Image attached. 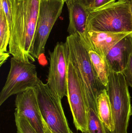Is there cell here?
I'll use <instances>...</instances> for the list:
<instances>
[{"instance_id": "1", "label": "cell", "mask_w": 132, "mask_h": 133, "mask_svg": "<svg viewBox=\"0 0 132 133\" xmlns=\"http://www.w3.org/2000/svg\"><path fill=\"white\" fill-rule=\"evenodd\" d=\"M12 23L9 44L13 57L25 62H33L40 0H11Z\"/></svg>"}, {"instance_id": "2", "label": "cell", "mask_w": 132, "mask_h": 133, "mask_svg": "<svg viewBox=\"0 0 132 133\" xmlns=\"http://www.w3.org/2000/svg\"><path fill=\"white\" fill-rule=\"evenodd\" d=\"M66 42L69 48L70 59L81 83L86 104H97L98 96L106 88L98 79L87 47L78 33L69 35Z\"/></svg>"}, {"instance_id": "3", "label": "cell", "mask_w": 132, "mask_h": 133, "mask_svg": "<svg viewBox=\"0 0 132 133\" xmlns=\"http://www.w3.org/2000/svg\"><path fill=\"white\" fill-rule=\"evenodd\" d=\"M87 11V29L99 32H132L130 0H117Z\"/></svg>"}, {"instance_id": "4", "label": "cell", "mask_w": 132, "mask_h": 133, "mask_svg": "<svg viewBox=\"0 0 132 133\" xmlns=\"http://www.w3.org/2000/svg\"><path fill=\"white\" fill-rule=\"evenodd\" d=\"M106 90L114 125L110 133H128L132 107L129 86L123 74L110 71Z\"/></svg>"}, {"instance_id": "5", "label": "cell", "mask_w": 132, "mask_h": 133, "mask_svg": "<svg viewBox=\"0 0 132 133\" xmlns=\"http://www.w3.org/2000/svg\"><path fill=\"white\" fill-rule=\"evenodd\" d=\"M35 89L41 116L48 127L55 133H71L62 99L40 79Z\"/></svg>"}, {"instance_id": "6", "label": "cell", "mask_w": 132, "mask_h": 133, "mask_svg": "<svg viewBox=\"0 0 132 133\" xmlns=\"http://www.w3.org/2000/svg\"><path fill=\"white\" fill-rule=\"evenodd\" d=\"M10 64L9 72L0 93V105L12 95L35 88L40 79L36 66L32 62H23L12 57Z\"/></svg>"}, {"instance_id": "7", "label": "cell", "mask_w": 132, "mask_h": 133, "mask_svg": "<svg viewBox=\"0 0 132 133\" xmlns=\"http://www.w3.org/2000/svg\"><path fill=\"white\" fill-rule=\"evenodd\" d=\"M66 0H40L36 36L33 56L39 60L44 55L51 30L62 13Z\"/></svg>"}, {"instance_id": "8", "label": "cell", "mask_w": 132, "mask_h": 133, "mask_svg": "<svg viewBox=\"0 0 132 133\" xmlns=\"http://www.w3.org/2000/svg\"><path fill=\"white\" fill-rule=\"evenodd\" d=\"M50 65L47 84L60 99L67 95V65L69 57L66 42H58L49 51Z\"/></svg>"}, {"instance_id": "9", "label": "cell", "mask_w": 132, "mask_h": 133, "mask_svg": "<svg viewBox=\"0 0 132 133\" xmlns=\"http://www.w3.org/2000/svg\"><path fill=\"white\" fill-rule=\"evenodd\" d=\"M67 99L76 129L82 133L88 131L87 113L81 83L69 57L67 65Z\"/></svg>"}, {"instance_id": "10", "label": "cell", "mask_w": 132, "mask_h": 133, "mask_svg": "<svg viewBox=\"0 0 132 133\" xmlns=\"http://www.w3.org/2000/svg\"><path fill=\"white\" fill-rule=\"evenodd\" d=\"M15 112L25 116L38 133H45L35 88L16 95Z\"/></svg>"}, {"instance_id": "11", "label": "cell", "mask_w": 132, "mask_h": 133, "mask_svg": "<svg viewBox=\"0 0 132 133\" xmlns=\"http://www.w3.org/2000/svg\"><path fill=\"white\" fill-rule=\"evenodd\" d=\"M131 33L99 32L87 29L83 34L86 37L94 50L105 58L114 46Z\"/></svg>"}, {"instance_id": "12", "label": "cell", "mask_w": 132, "mask_h": 133, "mask_svg": "<svg viewBox=\"0 0 132 133\" xmlns=\"http://www.w3.org/2000/svg\"><path fill=\"white\" fill-rule=\"evenodd\" d=\"M132 54V33L114 46L105 58L110 71L122 73Z\"/></svg>"}, {"instance_id": "13", "label": "cell", "mask_w": 132, "mask_h": 133, "mask_svg": "<svg viewBox=\"0 0 132 133\" xmlns=\"http://www.w3.org/2000/svg\"><path fill=\"white\" fill-rule=\"evenodd\" d=\"M69 12V35L83 34L86 31L88 21V11L83 0H66Z\"/></svg>"}, {"instance_id": "14", "label": "cell", "mask_w": 132, "mask_h": 133, "mask_svg": "<svg viewBox=\"0 0 132 133\" xmlns=\"http://www.w3.org/2000/svg\"><path fill=\"white\" fill-rule=\"evenodd\" d=\"M79 35L87 47L91 62L98 79L105 87L107 88L110 70L106 59L94 50L84 34Z\"/></svg>"}, {"instance_id": "15", "label": "cell", "mask_w": 132, "mask_h": 133, "mask_svg": "<svg viewBox=\"0 0 132 133\" xmlns=\"http://www.w3.org/2000/svg\"><path fill=\"white\" fill-rule=\"evenodd\" d=\"M97 108L98 115L108 133L112 132L114 129L111 108L106 89L98 96Z\"/></svg>"}, {"instance_id": "16", "label": "cell", "mask_w": 132, "mask_h": 133, "mask_svg": "<svg viewBox=\"0 0 132 133\" xmlns=\"http://www.w3.org/2000/svg\"><path fill=\"white\" fill-rule=\"evenodd\" d=\"M10 31L4 11L0 6V54L7 52L9 44Z\"/></svg>"}, {"instance_id": "17", "label": "cell", "mask_w": 132, "mask_h": 133, "mask_svg": "<svg viewBox=\"0 0 132 133\" xmlns=\"http://www.w3.org/2000/svg\"><path fill=\"white\" fill-rule=\"evenodd\" d=\"M15 121L18 133H38L23 116L14 112Z\"/></svg>"}, {"instance_id": "18", "label": "cell", "mask_w": 132, "mask_h": 133, "mask_svg": "<svg viewBox=\"0 0 132 133\" xmlns=\"http://www.w3.org/2000/svg\"><path fill=\"white\" fill-rule=\"evenodd\" d=\"M0 6L2 8L6 16L10 31L13 17L11 0H0Z\"/></svg>"}, {"instance_id": "19", "label": "cell", "mask_w": 132, "mask_h": 133, "mask_svg": "<svg viewBox=\"0 0 132 133\" xmlns=\"http://www.w3.org/2000/svg\"><path fill=\"white\" fill-rule=\"evenodd\" d=\"M128 85L132 88V54L126 69L122 72Z\"/></svg>"}, {"instance_id": "20", "label": "cell", "mask_w": 132, "mask_h": 133, "mask_svg": "<svg viewBox=\"0 0 132 133\" xmlns=\"http://www.w3.org/2000/svg\"><path fill=\"white\" fill-rule=\"evenodd\" d=\"M117 0H94V2L89 7H87L88 10H94L101 8L114 1Z\"/></svg>"}, {"instance_id": "21", "label": "cell", "mask_w": 132, "mask_h": 133, "mask_svg": "<svg viewBox=\"0 0 132 133\" xmlns=\"http://www.w3.org/2000/svg\"><path fill=\"white\" fill-rule=\"evenodd\" d=\"M10 54L9 52L0 54V66H1L7 60L10 56Z\"/></svg>"}, {"instance_id": "22", "label": "cell", "mask_w": 132, "mask_h": 133, "mask_svg": "<svg viewBox=\"0 0 132 133\" xmlns=\"http://www.w3.org/2000/svg\"><path fill=\"white\" fill-rule=\"evenodd\" d=\"M43 127H44V132L45 133H55L52 132L50 129L46 125V123H45V122L43 120Z\"/></svg>"}, {"instance_id": "23", "label": "cell", "mask_w": 132, "mask_h": 133, "mask_svg": "<svg viewBox=\"0 0 132 133\" xmlns=\"http://www.w3.org/2000/svg\"><path fill=\"white\" fill-rule=\"evenodd\" d=\"M85 6L87 7H89L92 4L94 0H83Z\"/></svg>"}, {"instance_id": "24", "label": "cell", "mask_w": 132, "mask_h": 133, "mask_svg": "<svg viewBox=\"0 0 132 133\" xmlns=\"http://www.w3.org/2000/svg\"><path fill=\"white\" fill-rule=\"evenodd\" d=\"M130 8L132 15V0H130Z\"/></svg>"}, {"instance_id": "25", "label": "cell", "mask_w": 132, "mask_h": 133, "mask_svg": "<svg viewBox=\"0 0 132 133\" xmlns=\"http://www.w3.org/2000/svg\"><path fill=\"white\" fill-rule=\"evenodd\" d=\"M71 133H74L72 131H71Z\"/></svg>"}]
</instances>
